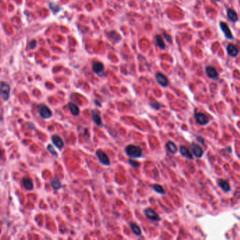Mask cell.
<instances>
[{
	"label": "cell",
	"instance_id": "1",
	"mask_svg": "<svg viewBox=\"0 0 240 240\" xmlns=\"http://www.w3.org/2000/svg\"><path fill=\"white\" fill-rule=\"evenodd\" d=\"M125 151L129 157L134 159H139L142 156V149L139 146L130 145L126 147Z\"/></svg>",
	"mask_w": 240,
	"mask_h": 240
},
{
	"label": "cell",
	"instance_id": "2",
	"mask_svg": "<svg viewBox=\"0 0 240 240\" xmlns=\"http://www.w3.org/2000/svg\"><path fill=\"white\" fill-rule=\"evenodd\" d=\"M38 113L43 119H49L52 116V112L47 106L45 104H40L38 107Z\"/></svg>",
	"mask_w": 240,
	"mask_h": 240
},
{
	"label": "cell",
	"instance_id": "3",
	"mask_svg": "<svg viewBox=\"0 0 240 240\" xmlns=\"http://www.w3.org/2000/svg\"><path fill=\"white\" fill-rule=\"evenodd\" d=\"M96 156H97L99 161L102 164V165L108 166V165H109L110 164H111L109 157H108L107 154L101 149H98L97 151H96Z\"/></svg>",
	"mask_w": 240,
	"mask_h": 240
},
{
	"label": "cell",
	"instance_id": "4",
	"mask_svg": "<svg viewBox=\"0 0 240 240\" xmlns=\"http://www.w3.org/2000/svg\"><path fill=\"white\" fill-rule=\"evenodd\" d=\"M195 119L198 124L201 125H206L209 123L210 119L206 115L203 113H196L195 114Z\"/></svg>",
	"mask_w": 240,
	"mask_h": 240
},
{
	"label": "cell",
	"instance_id": "5",
	"mask_svg": "<svg viewBox=\"0 0 240 240\" xmlns=\"http://www.w3.org/2000/svg\"><path fill=\"white\" fill-rule=\"evenodd\" d=\"M10 95V86L6 82L1 83V95L4 101H7Z\"/></svg>",
	"mask_w": 240,
	"mask_h": 240
},
{
	"label": "cell",
	"instance_id": "6",
	"mask_svg": "<svg viewBox=\"0 0 240 240\" xmlns=\"http://www.w3.org/2000/svg\"><path fill=\"white\" fill-rule=\"evenodd\" d=\"M206 73L207 76L213 80L216 81L219 78V75L218 73L217 70L215 69L213 66H208L206 67L205 69Z\"/></svg>",
	"mask_w": 240,
	"mask_h": 240
},
{
	"label": "cell",
	"instance_id": "7",
	"mask_svg": "<svg viewBox=\"0 0 240 240\" xmlns=\"http://www.w3.org/2000/svg\"><path fill=\"white\" fill-rule=\"evenodd\" d=\"M145 216L148 219L151 220L153 221H159L161 220V218L156 212L151 209H146L144 211Z\"/></svg>",
	"mask_w": 240,
	"mask_h": 240
},
{
	"label": "cell",
	"instance_id": "8",
	"mask_svg": "<svg viewBox=\"0 0 240 240\" xmlns=\"http://www.w3.org/2000/svg\"><path fill=\"white\" fill-rule=\"evenodd\" d=\"M220 27H221V31L224 33V35H225L226 38L228 39V40H233L234 39L233 33H232L230 29L229 26L227 25V24L225 22L221 21V23H220Z\"/></svg>",
	"mask_w": 240,
	"mask_h": 240
},
{
	"label": "cell",
	"instance_id": "9",
	"mask_svg": "<svg viewBox=\"0 0 240 240\" xmlns=\"http://www.w3.org/2000/svg\"><path fill=\"white\" fill-rule=\"evenodd\" d=\"M91 115H92V119L94 123H95L96 125L99 126V127L102 126V121H101V115H100V113L98 110L93 109L91 112Z\"/></svg>",
	"mask_w": 240,
	"mask_h": 240
},
{
	"label": "cell",
	"instance_id": "10",
	"mask_svg": "<svg viewBox=\"0 0 240 240\" xmlns=\"http://www.w3.org/2000/svg\"><path fill=\"white\" fill-rule=\"evenodd\" d=\"M51 142L59 149H63L64 147V142L62 138L57 135H53L51 137Z\"/></svg>",
	"mask_w": 240,
	"mask_h": 240
},
{
	"label": "cell",
	"instance_id": "11",
	"mask_svg": "<svg viewBox=\"0 0 240 240\" xmlns=\"http://www.w3.org/2000/svg\"><path fill=\"white\" fill-rule=\"evenodd\" d=\"M191 151L197 158H201L203 155V151L202 148L197 144L192 143L191 145Z\"/></svg>",
	"mask_w": 240,
	"mask_h": 240
},
{
	"label": "cell",
	"instance_id": "12",
	"mask_svg": "<svg viewBox=\"0 0 240 240\" xmlns=\"http://www.w3.org/2000/svg\"><path fill=\"white\" fill-rule=\"evenodd\" d=\"M156 79H157L158 83L161 86H162V87H165L168 85V80L166 76H165L163 73H158L156 74Z\"/></svg>",
	"mask_w": 240,
	"mask_h": 240
},
{
	"label": "cell",
	"instance_id": "13",
	"mask_svg": "<svg viewBox=\"0 0 240 240\" xmlns=\"http://www.w3.org/2000/svg\"><path fill=\"white\" fill-rule=\"evenodd\" d=\"M227 54L232 57H236L239 54V49H237V47L235 45L230 44L227 47Z\"/></svg>",
	"mask_w": 240,
	"mask_h": 240
},
{
	"label": "cell",
	"instance_id": "14",
	"mask_svg": "<svg viewBox=\"0 0 240 240\" xmlns=\"http://www.w3.org/2000/svg\"><path fill=\"white\" fill-rule=\"evenodd\" d=\"M180 152L182 156L186 157L187 159L191 160H192L194 159L193 156L190 152V151H189L187 147H185V146H180Z\"/></svg>",
	"mask_w": 240,
	"mask_h": 240
},
{
	"label": "cell",
	"instance_id": "15",
	"mask_svg": "<svg viewBox=\"0 0 240 240\" xmlns=\"http://www.w3.org/2000/svg\"><path fill=\"white\" fill-rule=\"evenodd\" d=\"M68 107H69V109L71 111V113H72V115H73L74 116H77L80 114V109L79 107H78V105L75 104L73 102H69L68 104Z\"/></svg>",
	"mask_w": 240,
	"mask_h": 240
},
{
	"label": "cell",
	"instance_id": "16",
	"mask_svg": "<svg viewBox=\"0 0 240 240\" xmlns=\"http://www.w3.org/2000/svg\"><path fill=\"white\" fill-rule=\"evenodd\" d=\"M218 184L219 187H221L224 192H228L230 191V186L229 183H227V181H225V180L219 179L218 180Z\"/></svg>",
	"mask_w": 240,
	"mask_h": 240
},
{
	"label": "cell",
	"instance_id": "17",
	"mask_svg": "<svg viewBox=\"0 0 240 240\" xmlns=\"http://www.w3.org/2000/svg\"><path fill=\"white\" fill-rule=\"evenodd\" d=\"M227 15L228 19L233 23H236L238 21V16L237 13H236L235 11H234L233 9H229L227 10Z\"/></svg>",
	"mask_w": 240,
	"mask_h": 240
},
{
	"label": "cell",
	"instance_id": "18",
	"mask_svg": "<svg viewBox=\"0 0 240 240\" xmlns=\"http://www.w3.org/2000/svg\"><path fill=\"white\" fill-rule=\"evenodd\" d=\"M22 183H23V185L24 186V187L27 189V190H33L34 188V185L33 182L29 177H23V180H22Z\"/></svg>",
	"mask_w": 240,
	"mask_h": 240
},
{
	"label": "cell",
	"instance_id": "19",
	"mask_svg": "<svg viewBox=\"0 0 240 240\" xmlns=\"http://www.w3.org/2000/svg\"><path fill=\"white\" fill-rule=\"evenodd\" d=\"M104 69V67L103 63H100V62L95 63L92 66L93 71L95 72V73H97V75H101V74L103 73Z\"/></svg>",
	"mask_w": 240,
	"mask_h": 240
},
{
	"label": "cell",
	"instance_id": "20",
	"mask_svg": "<svg viewBox=\"0 0 240 240\" xmlns=\"http://www.w3.org/2000/svg\"><path fill=\"white\" fill-rule=\"evenodd\" d=\"M50 185H51V187H52L54 190H59V189H60L62 187L61 182L59 181V180L58 179L57 177H54V178L51 180Z\"/></svg>",
	"mask_w": 240,
	"mask_h": 240
},
{
	"label": "cell",
	"instance_id": "21",
	"mask_svg": "<svg viewBox=\"0 0 240 240\" xmlns=\"http://www.w3.org/2000/svg\"><path fill=\"white\" fill-rule=\"evenodd\" d=\"M130 227L132 232H133L134 235L137 236H140L142 235V230L139 227V226L137 225L135 223H130Z\"/></svg>",
	"mask_w": 240,
	"mask_h": 240
},
{
	"label": "cell",
	"instance_id": "22",
	"mask_svg": "<svg viewBox=\"0 0 240 240\" xmlns=\"http://www.w3.org/2000/svg\"><path fill=\"white\" fill-rule=\"evenodd\" d=\"M165 148H166V149L168 150V151L170 152L171 154H174L177 153V148L176 147V145L174 144L173 142H168L166 143V145H165Z\"/></svg>",
	"mask_w": 240,
	"mask_h": 240
},
{
	"label": "cell",
	"instance_id": "23",
	"mask_svg": "<svg viewBox=\"0 0 240 240\" xmlns=\"http://www.w3.org/2000/svg\"><path fill=\"white\" fill-rule=\"evenodd\" d=\"M156 40V42H157V45L158 47L159 48H161V49H165V45L164 43V42L162 39V37L160 35H157L155 37Z\"/></svg>",
	"mask_w": 240,
	"mask_h": 240
},
{
	"label": "cell",
	"instance_id": "24",
	"mask_svg": "<svg viewBox=\"0 0 240 240\" xmlns=\"http://www.w3.org/2000/svg\"><path fill=\"white\" fill-rule=\"evenodd\" d=\"M152 187L153 189L156 192L159 193L160 195H165V189H164V188L162 187L161 185H158V184H154V185L152 186Z\"/></svg>",
	"mask_w": 240,
	"mask_h": 240
},
{
	"label": "cell",
	"instance_id": "25",
	"mask_svg": "<svg viewBox=\"0 0 240 240\" xmlns=\"http://www.w3.org/2000/svg\"><path fill=\"white\" fill-rule=\"evenodd\" d=\"M47 148L48 151H49V152L51 154V155H53L54 157H58V153L55 151V149H54V147H52V145H48Z\"/></svg>",
	"mask_w": 240,
	"mask_h": 240
},
{
	"label": "cell",
	"instance_id": "26",
	"mask_svg": "<svg viewBox=\"0 0 240 240\" xmlns=\"http://www.w3.org/2000/svg\"><path fill=\"white\" fill-rule=\"evenodd\" d=\"M129 164L131 165L133 168H138L139 166H140V163L139 162L134 161L133 159H129Z\"/></svg>",
	"mask_w": 240,
	"mask_h": 240
},
{
	"label": "cell",
	"instance_id": "27",
	"mask_svg": "<svg viewBox=\"0 0 240 240\" xmlns=\"http://www.w3.org/2000/svg\"><path fill=\"white\" fill-rule=\"evenodd\" d=\"M150 105H151V107L153 108V109H154L156 110H159L160 108L161 107V104H160L159 102H158L157 101H151V103H150Z\"/></svg>",
	"mask_w": 240,
	"mask_h": 240
},
{
	"label": "cell",
	"instance_id": "28",
	"mask_svg": "<svg viewBox=\"0 0 240 240\" xmlns=\"http://www.w3.org/2000/svg\"><path fill=\"white\" fill-rule=\"evenodd\" d=\"M49 7H50V9L52 10L54 12H55V13H57V12L59 11L60 9H61V8H60L59 6L57 5L54 3H50Z\"/></svg>",
	"mask_w": 240,
	"mask_h": 240
},
{
	"label": "cell",
	"instance_id": "29",
	"mask_svg": "<svg viewBox=\"0 0 240 240\" xmlns=\"http://www.w3.org/2000/svg\"><path fill=\"white\" fill-rule=\"evenodd\" d=\"M36 45H37V42H36V41H35V40H33V41L30 42V43H29V48H30V49H34V48L35 47Z\"/></svg>",
	"mask_w": 240,
	"mask_h": 240
},
{
	"label": "cell",
	"instance_id": "30",
	"mask_svg": "<svg viewBox=\"0 0 240 240\" xmlns=\"http://www.w3.org/2000/svg\"><path fill=\"white\" fill-rule=\"evenodd\" d=\"M164 37H165V38L166 39V40L169 43L171 42V36L168 35H166V34H165V35H164Z\"/></svg>",
	"mask_w": 240,
	"mask_h": 240
},
{
	"label": "cell",
	"instance_id": "31",
	"mask_svg": "<svg viewBox=\"0 0 240 240\" xmlns=\"http://www.w3.org/2000/svg\"><path fill=\"white\" fill-rule=\"evenodd\" d=\"M215 1H220V0H215Z\"/></svg>",
	"mask_w": 240,
	"mask_h": 240
}]
</instances>
